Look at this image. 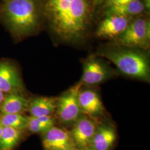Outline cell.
<instances>
[{
    "instance_id": "obj_1",
    "label": "cell",
    "mask_w": 150,
    "mask_h": 150,
    "mask_svg": "<svg viewBox=\"0 0 150 150\" xmlns=\"http://www.w3.org/2000/svg\"><path fill=\"white\" fill-rule=\"evenodd\" d=\"M95 6L93 0H44L42 12L60 40L77 44L86 39Z\"/></svg>"
},
{
    "instance_id": "obj_11",
    "label": "cell",
    "mask_w": 150,
    "mask_h": 150,
    "mask_svg": "<svg viewBox=\"0 0 150 150\" xmlns=\"http://www.w3.org/2000/svg\"><path fill=\"white\" fill-rule=\"evenodd\" d=\"M130 22L129 17L119 15L106 16L98 27L96 36L114 40L126 30Z\"/></svg>"
},
{
    "instance_id": "obj_23",
    "label": "cell",
    "mask_w": 150,
    "mask_h": 150,
    "mask_svg": "<svg viewBox=\"0 0 150 150\" xmlns=\"http://www.w3.org/2000/svg\"><path fill=\"white\" fill-rule=\"evenodd\" d=\"M75 150H95L93 149L91 146L85 147V148H82V149H76Z\"/></svg>"
},
{
    "instance_id": "obj_20",
    "label": "cell",
    "mask_w": 150,
    "mask_h": 150,
    "mask_svg": "<svg viewBox=\"0 0 150 150\" xmlns=\"http://www.w3.org/2000/svg\"><path fill=\"white\" fill-rule=\"evenodd\" d=\"M6 94L5 93L0 89V106L4 101V100L5 99V97L6 96Z\"/></svg>"
},
{
    "instance_id": "obj_6",
    "label": "cell",
    "mask_w": 150,
    "mask_h": 150,
    "mask_svg": "<svg viewBox=\"0 0 150 150\" xmlns=\"http://www.w3.org/2000/svg\"><path fill=\"white\" fill-rule=\"evenodd\" d=\"M113 76L110 67L102 59L91 56L83 63V74L79 82L82 86H95L109 80Z\"/></svg>"
},
{
    "instance_id": "obj_14",
    "label": "cell",
    "mask_w": 150,
    "mask_h": 150,
    "mask_svg": "<svg viewBox=\"0 0 150 150\" xmlns=\"http://www.w3.org/2000/svg\"><path fill=\"white\" fill-rule=\"evenodd\" d=\"M29 101L22 92L6 94L0 106V113L1 114L22 113L28 110Z\"/></svg>"
},
{
    "instance_id": "obj_16",
    "label": "cell",
    "mask_w": 150,
    "mask_h": 150,
    "mask_svg": "<svg viewBox=\"0 0 150 150\" xmlns=\"http://www.w3.org/2000/svg\"><path fill=\"white\" fill-rule=\"evenodd\" d=\"M27 127L32 134H42L55 126L56 120L52 116L33 117L27 116Z\"/></svg>"
},
{
    "instance_id": "obj_2",
    "label": "cell",
    "mask_w": 150,
    "mask_h": 150,
    "mask_svg": "<svg viewBox=\"0 0 150 150\" xmlns=\"http://www.w3.org/2000/svg\"><path fill=\"white\" fill-rule=\"evenodd\" d=\"M97 55L112 62L123 75L150 82L149 57L143 50L113 44L100 48Z\"/></svg>"
},
{
    "instance_id": "obj_10",
    "label": "cell",
    "mask_w": 150,
    "mask_h": 150,
    "mask_svg": "<svg viewBox=\"0 0 150 150\" xmlns=\"http://www.w3.org/2000/svg\"><path fill=\"white\" fill-rule=\"evenodd\" d=\"M0 89L6 94L23 91V84L19 72L9 62L0 61Z\"/></svg>"
},
{
    "instance_id": "obj_15",
    "label": "cell",
    "mask_w": 150,
    "mask_h": 150,
    "mask_svg": "<svg viewBox=\"0 0 150 150\" xmlns=\"http://www.w3.org/2000/svg\"><path fill=\"white\" fill-rule=\"evenodd\" d=\"M106 8L105 11L106 16L119 15L129 17L141 13L145 10V6L141 0H134L126 4L110 6Z\"/></svg>"
},
{
    "instance_id": "obj_24",
    "label": "cell",
    "mask_w": 150,
    "mask_h": 150,
    "mask_svg": "<svg viewBox=\"0 0 150 150\" xmlns=\"http://www.w3.org/2000/svg\"><path fill=\"white\" fill-rule=\"evenodd\" d=\"M3 129H4V126L2 125V124L0 122V138H1V134L2 133V131H3Z\"/></svg>"
},
{
    "instance_id": "obj_19",
    "label": "cell",
    "mask_w": 150,
    "mask_h": 150,
    "mask_svg": "<svg viewBox=\"0 0 150 150\" xmlns=\"http://www.w3.org/2000/svg\"><path fill=\"white\" fill-rule=\"evenodd\" d=\"M134 0H105V5L106 7L113 6L121 5L129 3Z\"/></svg>"
},
{
    "instance_id": "obj_25",
    "label": "cell",
    "mask_w": 150,
    "mask_h": 150,
    "mask_svg": "<svg viewBox=\"0 0 150 150\" xmlns=\"http://www.w3.org/2000/svg\"><path fill=\"white\" fill-rule=\"evenodd\" d=\"M76 150V149H75ZM72 150V149H62V150Z\"/></svg>"
},
{
    "instance_id": "obj_22",
    "label": "cell",
    "mask_w": 150,
    "mask_h": 150,
    "mask_svg": "<svg viewBox=\"0 0 150 150\" xmlns=\"http://www.w3.org/2000/svg\"><path fill=\"white\" fill-rule=\"evenodd\" d=\"M93 1L95 5H98L102 4L103 2L105 1V0H93Z\"/></svg>"
},
{
    "instance_id": "obj_18",
    "label": "cell",
    "mask_w": 150,
    "mask_h": 150,
    "mask_svg": "<svg viewBox=\"0 0 150 150\" xmlns=\"http://www.w3.org/2000/svg\"><path fill=\"white\" fill-rule=\"evenodd\" d=\"M0 122L4 127L24 131L27 127V116L22 113L1 114Z\"/></svg>"
},
{
    "instance_id": "obj_5",
    "label": "cell",
    "mask_w": 150,
    "mask_h": 150,
    "mask_svg": "<svg viewBox=\"0 0 150 150\" xmlns=\"http://www.w3.org/2000/svg\"><path fill=\"white\" fill-rule=\"evenodd\" d=\"M82 86L78 82L57 98L56 117L64 127H72L82 115L78 100Z\"/></svg>"
},
{
    "instance_id": "obj_7",
    "label": "cell",
    "mask_w": 150,
    "mask_h": 150,
    "mask_svg": "<svg viewBox=\"0 0 150 150\" xmlns=\"http://www.w3.org/2000/svg\"><path fill=\"white\" fill-rule=\"evenodd\" d=\"M78 100L82 114L98 121L105 115V110L98 92L87 87L82 88L79 93Z\"/></svg>"
},
{
    "instance_id": "obj_13",
    "label": "cell",
    "mask_w": 150,
    "mask_h": 150,
    "mask_svg": "<svg viewBox=\"0 0 150 150\" xmlns=\"http://www.w3.org/2000/svg\"><path fill=\"white\" fill-rule=\"evenodd\" d=\"M57 98L49 97H36L29 101L28 111L33 117L52 116L55 112Z\"/></svg>"
},
{
    "instance_id": "obj_3",
    "label": "cell",
    "mask_w": 150,
    "mask_h": 150,
    "mask_svg": "<svg viewBox=\"0 0 150 150\" xmlns=\"http://www.w3.org/2000/svg\"><path fill=\"white\" fill-rule=\"evenodd\" d=\"M2 13L10 31L18 37L30 35L38 27L40 7L38 0H5Z\"/></svg>"
},
{
    "instance_id": "obj_12",
    "label": "cell",
    "mask_w": 150,
    "mask_h": 150,
    "mask_svg": "<svg viewBox=\"0 0 150 150\" xmlns=\"http://www.w3.org/2000/svg\"><path fill=\"white\" fill-rule=\"evenodd\" d=\"M117 139L116 129L107 121L98 122L91 142V147L95 150H111Z\"/></svg>"
},
{
    "instance_id": "obj_8",
    "label": "cell",
    "mask_w": 150,
    "mask_h": 150,
    "mask_svg": "<svg viewBox=\"0 0 150 150\" xmlns=\"http://www.w3.org/2000/svg\"><path fill=\"white\" fill-rule=\"evenodd\" d=\"M98 121L82 115L72 126L70 132L76 149L91 146Z\"/></svg>"
},
{
    "instance_id": "obj_17",
    "label": "cell",
    "mask_w": 150,
    "mask_h": 150,
    "mask_svg": "<svg viewBox=\"0 0 150 150\" xmlns=\"http://www.w3.org/2000/svg\"><path fill=\"white\" fill-rule=\"evenodd\" d=\"M22 131L4 127L0 138V150H13L22 139Z\"/></svg>"
},
{
    "instance_id": "obj_9",
    "label": "cell",
    "mask_w": 150,
    "mask_h": 150,
    "mask_svg": "<svg viewBox=\"0 0 150 150\" xmlns=\"http://www.w3.org/2000/svg\"><path fill=\"white\" fill-rule=\"evenodd\" d=\"M42 136V142L45 150L76 149L70 131L64 127H59L54 126Z\"/></svg>"
},
{
    "instance_id": "obj_4",
    "label": "cell",
    "mask_w": 150,
    "mask_h": 150,
    "mask_svg": "<svg viewBox=\"0 0 150 150\" xmlns=\"http://www.w3.org/2000/svg\"><path fill=\"white\" fill-rule=\"evenodd\" d=\"M113 40L115 45L147 50L150 46V21L144 17L131 21L126 30Z\"/></svg>"
},
{
    "instance_id": "obj_21",
    "label": "cell",
    "mask_w": 150,
    "mask_h": 150,
    "mask_svg": "<svg viewBox=\"0 0 150 150\" xmlns=\"http://www.w3.org/2000/svg\"><path fill=\"white\" fill-rule=\"evenodd\" d=\"M143 3L145 6V9H146L147 11H150V0H144V2Z\"/></svg>"
}]
</instances>
